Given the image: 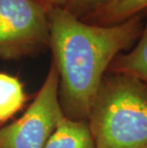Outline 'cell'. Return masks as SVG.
<instances>
[{"mask_svg": "<svg viewBox=\"0 0 147 148\" xmlns=\"http://www.w3.org/2000/svg\"><path fill=\"white\" fill-rule=\"evenodd\" d=\"M52 60L59 75V102L64 116L88 119L103 77L114 59L139 40L143 14L120 24L86 23L62 8L47 9Z\"/></svg>", "mask_w": 147, "mask_h": 148, "instance_id": "6da1fadb", "label": "cell"}, {"mask_svg": "<svg viewBox=\"0 0 147 148\" xmlns=\"http://www.w3.org/2000/svg\"><path fill=\"white\" fill-rule=\"evenodd\" d=\"M88 123L95 148H147V83L106 73Z\"/></svg>", "mask_w": 147, "mask_h": 148, "instance_id": "7a4b0ae2", "label": "cell"}, {"mask_svg": "<svg viewBox=\"0 0 147 148\" xmlns=\"http://www.w3.org/2000/svg\"><path fill=\"white\" fill-rule=\"evenodd\" d=\"M47 9L36 0H0V59L17 60L49 49Z\"/></svg>", "mask_w": 147, "mask_h": 148, "instance_id": "3957f363", "label": "cell"}, {"mask_svg": "<svg viewBox=\"0 0 147 148\" xmlns=\"http://www.w3.org/2000/svg\"><path fill=\"white\" fill-rule=\"evenodd\" d=\"M59 75L54 61L24 114L0 128V148H44L64 116L59 102Z\"/></svg>", "mask_w": 147, "mask_h": 148, "instance_id": "277c9868", "label": "cell"}, {"mask_svg": "<svg viewBox=\"0 0 147 148\" xmlns=\"http://www.w3.org/2000/svg\"><path fill=\"white\" fill-rule=\"evenodd\" d=\"M44 148H95L88 119L75 121L64 116Z\"/></svg>", "mask_w": 147, "mask_h": 148, "instance_id": "5b68a950", "label": "cell"}, {"mask_svg": "<svg viewBox=\"0 0 147 148\" xmlns=\"http://www.w3.org/2000/svg\"><path fill=\"white\" fill-rule=\"evenodd\" d=\"M143 30L130 52L120 53L110 64L107 73L122 74L147 83V12Z\"/></svg>", "mask_w": 147, "mask_h": 148, "instance_id": "8992f818", "label": "cell"}, {"mask_svg": "<svg viewBox=\"0 0 147 148\" xmlns=\"http://www.w3.org/2000/svg\"><path fill=\"white\" fill-rule=\"evenodd\" d=\"M147 12V0H112L81 19L86 23L111 26Z\"/></svg>", "mask_w": 147, "mask_h": 148, "instance_id": "52a82bcc", "label": "cell"}, {"mask_svg": "<svg viewBox=\"0 0 147 148\" xmlns=\"http://www.w3.org/2000/svg\"><path fill=\"white\" fill-rule=\"evenodd\" d=\"M27 99L24 84L19 78L0 73V124H4L20 112Z\"/></svg>", "mask_w": 147, "mask_h": 148, "instance_id": "ba28073f", "label": "cell"}, {"mask_svg": "<svg viewBox=\"0 0 147 148\" xmlns=\"http://www.w3.org/2000/svg\"><path fill=\"white\" fill-rule=\"evenodd\" d=\"M112 0H69L65 10L75 16L83 19Z\"/></svg>", "mask_w": 147, "mask_h": 148, "instance_id": "9c48e42d", "label": "cell"}, {"mask_svg": "<svg viewBox=\"0 0 147 148\" xmlns=\"http://www.w3.org/2000/svg\"><path fill=\"white\" fill-rule=\"evenodd\" d=\"M36 1L38 2L42 6H44L46 9H52V8L65 9L69 0H36Z\"/></svg>", "mask_w": 147, "mask_h": 148, "instance_id": "30bf717a", "label": "cell"}]
</instances>
